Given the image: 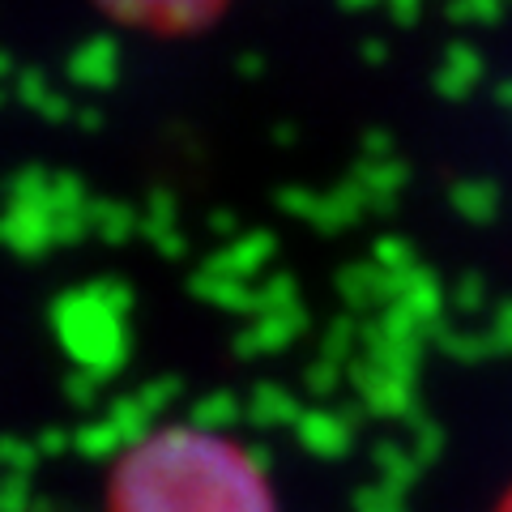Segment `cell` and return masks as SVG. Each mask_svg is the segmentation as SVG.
I'll list each match as a JSON object with an SVG mask.
<instances>
[{
  "label": "cell",
  "mask_w": 512,
  "mask_h": 512,
  "mask_svg": "<svg viewBox=\"0 0 512 512\" xmlns=\"http://www.w3.org/2000/svg\"><path fill=\"white\" fill-rule=\"evenodd\" d=\"M495 512H512V491L504 495V504H500V508H495Z\"/></svg>",
  "instance_id": "3"
},
{
  "label": "cell",
  "mask_w": 512,
  "mask_h": 512,
  "mask_svg": "<svg viewBox=\"0 0 512 512\" xmlns=\"http://www.w3.org/2000/svg\"><path fill=\"white\" fill-rule=\"evenodd\" d=\"M107 512H274V495L248 448L201 427H167L120 457Z\"/></svg>",
  "instance_id": "1"
},
{
  "label": "cell",
  "mask_w": 512,
  "mask_h": 512,
  "mask_svg": "<svg viewBox=\"0 0 512 512\" xmlns=\"http://www.w3.org/2000/svg\"><path fill=\"white\" fill-rule=\"evenodd\" d=\"M124 26H137L146 35H188V30L210 26L227 0H99Z\"/></svg>",
  "instance_id": "2"
}]
</instances>
